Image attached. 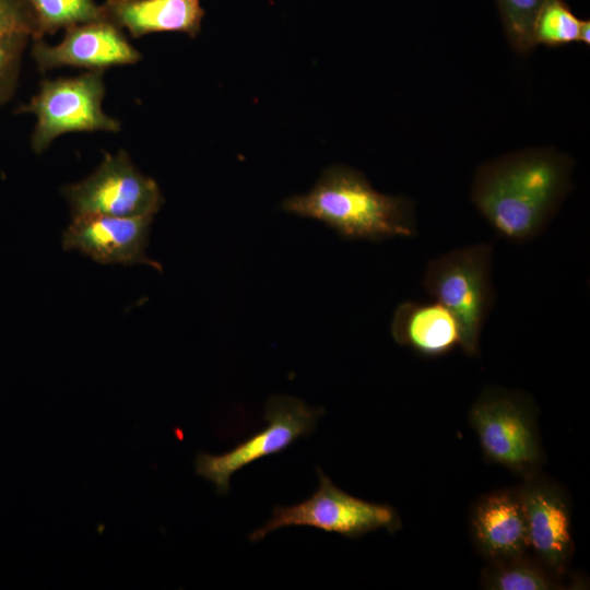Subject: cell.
<instances>
[{
    "instance_id": "obj_15",
    "label": "cell",
    "mask_w": 590,
    "mask_h": 590,
    "mask_svg": "<svg viewBox=\"0 0 590 590\" xmlns=\"http://www.w3.org/2000/svg\"><path fill=\"white\" fill-rule=\"evenodd\" d=\"M483 586L492 590H550L558 588V582L539 560L523 554L493 562L483 575Z\"/></svg>"
},
{
    "instance_id": "obj_10",
    "label": "cell",
    "mask_w": 590,
    "mask_h": 590,
    "mask_svg": "<svg viewBox=\"0 0 590 590\" xmlns=\"http://www.w3.org/2000/svg\"><path fill=\"white\" fill-rule=\"evenodd\" d=\"M32 56L42 71L60 67L104 71L135 63L142 57L121 28L105 19L67 28L63 39L55 46L34 40Z\"/></svg>"
},
{
    "instance_id": "obj_19",
    "label": "cell",
    "mask_w": 590,
    "mask_h": 590,
    "mask_svg": "<svg viewBox=\"0 0 590 590\" xmlns=\"http://www.w3.org/2000/svg\"><path fill=\"white\" fill-rule=\"evenodd\" d=\"M30 38L26 34L0 37V108L15 91L22 55Z\"/></svg>"
},
{
    "instance_id": "obj_12",
    "label": "cell",
    "mask_w": 590,
    "mask_h": 590,
    "mask_svg": "<svg viewBox=\"0 0 590 590\" xmlns=\"http://www.w3.org/2000/svg\"><path fill=\"white\" fill-rule=\"evenodd\" d=\"M472 534L492 563L527 554V521L519 491H497L483 497L472 515Z\"/></svg>"
},
{
    "instance_id": "obj_7",
    "label": "cell",
    "mask_w": 590,
    "mask_h": 590,
    "mask_svg": "<svg viewBox=\"0 0 590 590\" xmlns=\"http://www.w3.org/2000/svg\"><path fill=\"white\" fill-rule=\"evenodd\" d=\"M317 474L319 486L308 499L293 506L275 507L272 518L252 531L249 540L258 542L272 531L290 526L314 527L346 538H358L381 528L393 532L399 528V518L392 507L343 492L319 468Z\"/></svg>"
},
{
    "instance_id": "obj_4",
    "label": "cell",
    "mask_w": 590,
    "mask_h": 590,
    "mask_svg": "<svg viewBox=\"0 0 590 590\" xmlns=\"http://www.w3.org/2000/svg\"><path fill=\"white\" fill-rule=\"evenodd\" d=\"M103 70H88L74 78L45 80L37 94L17 108V114L36 116L31 138L35 153H43L63 133L120 130V122L103 111Z\"/></svg>"
},
{
    "instance_id": "obj_3",
    "label": "cell",
    "mask_w": 590,
    "mask_h": 590,
    "mask_svg": "<svg viewBox=\"0 0 590 590\" xmlns=\"http://www.w3.org/2000/svg\"><path fill=\"white\" fill-rule=\"evenodd\" d=\"M489 244L451 250L432 260L424 274L425 290L455 317L460 346L471 356L479 353L483 324L494 302Z\"/></svg>"
},
{
    "instance_id": "obj_17",
    "label": "cell",
    "mask_w": 590,
    "mask_h": 590,
    "mask_svg": "<svg viewBox=\"0 0 590 590\" xmlns=\"http://www.w3.org/2000/svg\"><path fill=\"white\" fill-rule=\"evenodd\" d=\"M580 23L563 0H547L534 21V45L557 47L578 42Z\"/></svg>"
},
{
    "instance_id": "obj_18",
    "label": "cell",
    "mask_w": 590,
    "mask_h": 590,
    "mask_svg": "<svg viewBox=\"0 0 590 590\" xmlns=\"http://www.w3.org/2000/svg\"><path fill=\"white\" fill-rule=\"evenodd\" d=\"M547 0H496L507 40L511 48L527 55L534 48L533 25Z\"/></svg>"
},
{
    "instance_id": "obj_11",
    "label": "cell",
    "mask_w": 590,
    "mask_h": 590,
    "mask_svg": "<svg viewBox=\"0 0 590 590\" xmlns=\"http://www.w3.org/2000/svg\"><path fill=\"white\" fill-rule=\"evenodd\" d=\"M519 491L529 550L553 575L564 573L571 553L570 515L562 492L546 481L531 479Z\"/></svg>"
},
{
    "instance_id": "obj_16",
    "label": "cell",
    "mask_w": 590,
    "mask_h": 590,
    "mask_svg": "<svg viewBox=\"0 0 590 590\" xmlns=\"http://www.w3.org/2000/svg\"><path fill=\"white\" fill-rule=\"evenodd\" d=\"M37 22L39 39L61 28L103 20L102 7L94 0H26Z\"/></svg>"
},
{
    "instance_id": "obj_1",
    "label": "cell",
    "mask_w": 590,
    "mask_h": 590,
    "mask_svg": "<svg viewBox=\"0 0 590 590\" xmlns=\"http://www.w3.org/2000/svg\"><path fill=\"white\" fill-rule=\"evenodd\" d=\"M575 161L553 148H528L481 164L471 201L498 235L534 238L548 224L570 188Z\"/></svg>"
},
{
    "instance_id": "obj_13",
    "label": "cell",
    "mask_w": 590,
    "mask_h": 590,
    "mask_svg": "<svg viewBox=\"0 0 590 590\" xmlns=\"http://www.w3.org/2000/svg\"><path fill=\"white\" fill-rule=\"evenodd\" d=\"M101 7L105 20L133 38L158 32L196 37L204 16L200 0H106Z\"/></svg>"
},
{
    "instance_id": "obj_6",
    "label": "cell",
    "mask_w": 590,
    "mask_h": 590,
    "mask_svg": "<svg viewBox=\"0 0 590 590\" xmlns=\"http://www.w3.org/2000/svg\"><path fill=\"white\" fill-rule=\"evenodd\" d=\"M61 191L72 219L154 216L163 204L156 181L138 170L122 150L106 154L90 176Z\"/></svg>"
},
{
    "instance_id": "obj_5",
    "label": "cell",
    "mask_w": 590,
    "mask_h": 590,
    "mask_svg": "<svg viewBox=\"0 0 590 590\" xmlns=\"http://www.w3.org/2000/svg\"><path fill=\"white\" fill-rule=\"evenodd\" d=\"M323 413V409L310 408L300 399L273 396L266 405L268 425L263 429L227 452H199L194 459L196 472L213 483L219 495H226L235 472L259 459L280 453L299 438L307 437Z\"/></svg>"
},
{
    "instance_id": "obj_14",
    "label": "cell",
    "mask_w": 590,
    "mask_h": 590,
    "mask_svg": "<svg viewBox=\"0 0 590 590\" xmlns=\"http://www.w3.org/2000/svg\"><path fill=\"white\" fill-rule=\"evenodd\" d=\"M391 334L416 353L436 357L460 345V331L451 312L436 303H401L394 310Z\"/></svg>"
},
{
    "instance_id": "obj_2",
    "label": "cell",
    "mask_w": 590,
    "mask_h": 590,
    "mask_svg": "<svg viewBox=\"0 0 590 590\" xmlns=\"http://www.w3.org/2000/svg\"><path fill=\"white\" fill-rule=\"evenodd\" d=\"M282 208L319 220L350 239L382 240L416 234L409 199L378 192L362 173L343 165L327 168L308 193L285 199Z\"/></svg>"
},
{
    "instance_id": "obj_20",
    "label": "cell",
    "mask_w": 590,
    "mask_h": 590,
    "mask_svg": "<svg viewBox=\"0 0 590 590\" xmlns=\"http://www.w3.org/2000/svg\"><path fill=\"white\" fill-rule=\"evenodd\" d=\"M11 34L39 39L36 17L26 0H0V37Z\"/></svg>"
},
{
    "instance_id": "obj_21",
    "label": "cell",
    "mask_w": 590,
    "mask_h": 590,
    "mask_svg": "<svg viewBox=\"0 0 590 590\" xmlns=\"http://www.w3.org/2000/svg\"><path fill=\"white\" fill-rule=\"evenodd\" d=\"M578 42L589 45L590 44V22L589 20L581 21L579 28Z\"/></svg>"
},
{
    "instance_id": "obj_8",
    "label": "cell",
    "mask_w": 590,
    "mask_h": 590,
    "mask_svg": "<svg viewBox=\"0 0 590 590\" xmlns=\"http://www.w3.org/2000/svg\"><path fill=\"white\" fill-rule=\"evenodd\" d=\"M470 420L483 451L494 462L517 471L540 462L539 439L522 397L487 389L473 405Z\"/></svg>"
},
{
    "instance_id": "obj_9",
    "label": "cell",
    "mask_w": 590,
    "mask_h": 590,
    "mask_svg": "<svg viewBox=\"0 0 590 590\" xmlns=\"http://www.w3.org/2000/svg\"><path fill=\"white\" fill-rule=\"evenodd\" d=\"M153 216H82L72 219L62 235V247L102 264H161L146 256Z\"/></svg>"
}]
</instances>
